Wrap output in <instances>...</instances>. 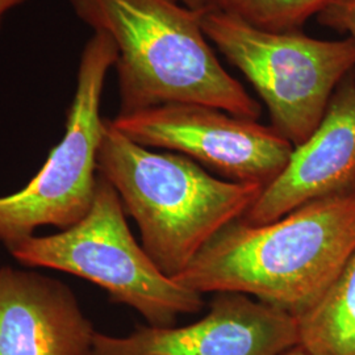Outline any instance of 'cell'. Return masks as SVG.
<instances>
[{
  "label": "cell",
  "mask_w": 355,
  "mask_h": 355,
  "mask_svg": "<svg viewBox=\"0 0 355 355\" xmlns=\"http://www.w3.org/2000/svg\"><path fill=\"white\" fill-rule=\"evenodd\" d=\"M355 254V191L303 204L265 224L232 223L174 278L204 295L239 292L302 315Z\"/></svg>",
  "instance_id": "1"
},
{
  "label": "cell",
  "mask_w": 355,
  "mask_h": 355,
  "mask_svg": "<svg viewBox=\"0 0 355 355\" xmlns=\"http://www.w3.org/2000/svg\"><path fill=\"white\" fill-rule=\"evenodd\" d=\"M76 16L112 38L120 114L171 103L214 107L258 120L261 104L220 64L202 11L179 0H69Z\"/></svg>",
  "instance_id": "2"
},
{
  "label": "cell",
  "mask_w": 355,
  "mask_h": 355,
  "mask_svg": "<svg viewBox=\"0 0 355 355\" xmlns=\"http://www.w3.org/2000/svg\"><path fill=\"white\" fill-rule=\"evenodd\" d=\"M96 162L125 214L136 220L142 248L173 279L223 229L242 218L263 191L214 177L182 154L152 152L107 119Z\"/></svg>",
  "instance_id": "3"
},
{
  "label": "cell",
  "mask_w": 355,
  "mask_h": 355,
  "mask_svg": "<svg viewBox=\"0 0 355 355\" xmlns=\"http://www.w3.org/2000/svg\"><path fill=\"white\" fill-rule=\"evenodd\" d=\"M8 252L26 266L95 283L152 327H175L179 315L198 313L204 306L203 295L165 275L135 240L119 193L99 173L89 214L78 224L58 234L28 237Z\"/></svg>",
  "instance_id": "4"
},
{
  "label": "cell",
  "mask_w": 355,
  "mask_h": 355,
  "mask_svg": "<svg viewBox=\"0 0 355 355\" xmlns=\"http://www.w3.org/2000/svg\"><path fill=\"white\" fill-rule=\"evenodd\" d=\"M200 26L266 104L271 127L293 145L318 129L343 78L355 69L352 38L318 40L302 31L270 32L217 8H205Z\"/></svg>",
  "instance_id": "5"
},
{
  "label": "cell",
  "mask_w": 355,
  "mask_h": 355,
  "mask_svg": "<svg viewBox=\"0 0 355 355\" xmlns=\"http://www.w3.org/2000/svg\"><path fill=\"white\" fill-rule=\"evenodd\" d=\"M112 38L94 32L80 55L76 95L66 133L23 190L0 198V241L8 249L36 229H69L89 214L98 180V149L104 119L101 99L105 76L117 61Z\"/></svg>",
  "instance_id": "6"
},
{
  "label": "cell",
  "mask_w": 355,
  "mask_h": 355,
  "mask_svg": "<svg viewBox=\"0 0 355 355\" xmlns=\"http://www.w3.org/2000/svg\"><path fill=\"white\" fill-rule=\"evenodd\" d=\"M111 121L141 146L179 153L223 179L263 189L284 170L293 152L277 129L202 104H164L119 114Z\"/></svg>",
  "instance_id": "7"
},
{
  "label": "cell",
  "mask_w": 355,
  "mask_h": 355,
  "mask_svg": "<svg viewBox=\"0 0 355 355\" xmlns=\"http://www.w3.org/2000/svg\"><path fill=\"white\" fill-rule=\"evenodd\" d=\"M299 345L296 318L239 292H220L184 327H139L125 337L95 331L89 355H279Z\"/></svg>",
  "instance_id": "8"
},
{
  "label": "cell",
  "mask_w": 355,
  "mask_h": 355,
  "mask_svg": "<svg viewBox=\"0 0 355 355\" xmlns=\"http://www.w3.org/2000/svg\"><path fill=\"white\" fill-rule=\"evenodd\" d=\"M355 191V69L334 91L318 129L241 220L265 224L303 204Z\"/></svg>",
  "instance_id": "9"
},
{
  "label": "cell",
  "mask_w": 355,
  "mask_h": 355,
  "mask_svg": "<svg viewBox=\"0 0 355 355\" xmlns=\"http://www.w3.org/2000/svg\"><path fill=\"white\" fill-rule=\"evenodd\" d=\"M95 331L64 283L0 267V355H89Z\"/></svg>",
  "instance_id": "10"
},
{
  "label": "cell",
  "mask_w": 355,
  "mask_h": 355,
  "mask_svg": "<svg viewBox=\"0 0 355 355\" xmlns=\"http://www.w3.org/2000/svg\"><path fill=\"white\" fill-rule=\"evenodd\" d=\"M309 355H355V254L318 302L296 316Z\"/></svg>",
  "instance_id": "11"
},
{
  "label": "cell",
  "mask_w": 355,
  "mask_h": 355,
  "mask_svg": "<svg viewBox=\"0 0 355 355\" xmlns=\"http://www.w3.org/2000/svg\"><path fill=\"white\" fill-rule=\"evenodd\" d=\"M334 0H209L212 8L270 32L300 31Z\"/></svg>",
  "instance_id": "12"
},
{
  "label": "cell",
  "mask_w": 355,
  "mask_h": 355,
  "mask_svg": "<svg viewBox=\"0 0 355 355\" xmlns=\"http://www.w3.org/2000/svg\"><path fill=\"white\" fill-rule=\"evenodd\" d=\"M318 24L346 33L355 44V0H334L316 15Z\"/></svg>",
  "instance_id": "13"
},
{
  "label": "cell",
  "mask_w": 355,
  "mask_h": 355,
  "mask_svg": "<svg viewBox=\"0 0 355 355\" xmlns=\"http://www.w3.org/2000/svg\"><path fill=\"white\" fill-rule=\"evenodd\" d=\"M26 0H0V26H1V21L4 15L11 11L15 7L23 4Z\"/></svg>",
  "instance_id": "14"
},
{
  "label": "cell",
  "mask_w": 355,
  "mask_h": 355,
  "mask_svg": "<svg viewBox=\"0 0 355 355\" xmlns=\"http://www.w3.org/2000/svg\"><path fill=\"white\" fill-rule=\"evenodd\" d=\"M182 4H184L186 7H189L191 10H196V11H202L205 8H211L209 0H179Z\"/></svg>",
  "instance_id": "15"
},
{
  "label": "cell",
  "mask_w": 355,
  "mask_h": 355,
  "mask_svg": "<svg viewBox=\"0 0 355 355\" xmlns=\"http://www.w3.org/2000/svg\"><path fill=\"white\" fill-rule=\"evenodd\" d=\"M279 355H309L306 352H305L304 349L302 347V346H295V347H291V349H288V350H286V352H283L282 354Z\"/></svg>",
  "instance_id": "16"
}]
</instances>
